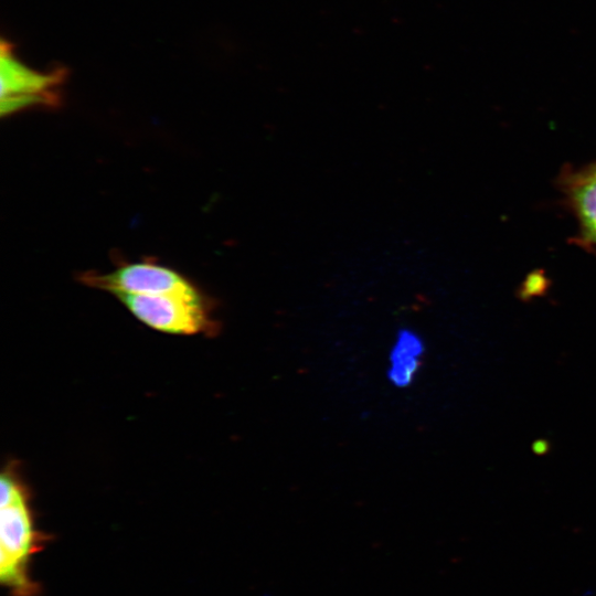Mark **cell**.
<instances>
[{"label":"cell","mask_w":596,"mask_h":596,"mask_svg":"<svg viewBox=\"0 0 596 596\" xmlns=\"http://www.w3.org/2000/svg\"><path fill=\"white\" fill-rule=\"evenodd\" d=\"M1 98L55 92L66 76L67 70L55 68L40 73L21 63L12 52L11 43L1 41Z\"/></svg>","instance_id":"obj_5"},{"label":"cell","mask_w":596,"mask_h":596,"mask_svg":"<svg viewBox=\"0 0 596 596\" xmlns=\"http://www.w3.org/2000/svg\"><path fill=\"white\" fill-rule=\"evenodd\" d=\"M78 280L89 287L106 290L114 296L131 295H187L199 296L202 291L177 270L148 260L121 263L108 273H82Z\"/></svg>","instance_id":"obj_3"},{"label":"cell","mask_w":596,"mask_h":596,"mask_svg":"<svg viewBox=\"0 0 596 596\" xmlns=\"http://www.w3.org/2000/svg\"><path fill=\"white\" fill-rule=\"evenodd\" d=\"M0 581L13 596H36L38 584L30 576L31 558L43 546L29 493L1 507Z\"/></svg>","instance_id":"obj_1"},{"label":"cell","mask_w":596,"mask_h":596,"mask_svg":"<svg viewBox=\"0 0 596 596\" xmlns=\"http://www.w3.org/2000/svg\"><path fill=\"white\" fill-rule=\"evenodd\" d=\"M0 485L1 507L28 493L26 487L12 467H7L3 470Z\"/></svg>","instance_id":"obj_8"},{"label":"cell","mask_w":596,"mask_h":596,"mask_svg":"<svg viewBox=\"0 0 596 596\" xmlns=\"http://www.w3.org/2000/svg\"><path fill=\"white\" fill-rule=\"evenodd\" d=\"M560 184L578 221L575 242L596 256V163L566 170Z\"/></svg>","instance_id":"obj_4"},{"label":"cell","mask_w":596,"mask_h":596,"mask_svg":"<svg viewBox=\"0 0 596 596\" xmlns=\"http://www.w3.org/2000/svg\"><path fill=\"white\" fill-rule=\"evenodd\" d=\"M423 350L417 334L409 330L400 331L392 351L390 369V379L396 385L405 386L414 379Z\"/></svg>","instance_id":"obj_6"},{"label":"cell","mask_w":596,"mask_h":596,"mask_svg":"<svg viewBox=\"0 0 596 596\" xmlns=\"http://www.w3.org/2000/svg\"><path fill=\"white\" fill-rule=\"evenodd\" d=\"M117 299L143 324L170 334H212L219 322L212 300L204 294L187 295H116Z\"/></svg>","instance_id":"obj_2"},{"label":"cell","mask_w":596,"mask_h":596,"mask_svg":"<svg viewBox=\"0 0 596 596\" xmlns=\"http://www.w3.org/2000/svg\"><path fill=\"white\" fill-rule=\"evenodd\" d=\"M61 102L62 97L57 91L36 95L11 96L1 98L0 114L3 117L34 106L56 107L61 105Z\"/></svg>","instance_id":"obj_7"}]
</instances>
